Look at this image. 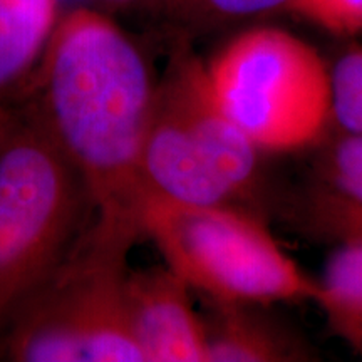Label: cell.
Masks as SVG:
<instances>
[{"label":"cell","instance_id":"7","mask_svg":"<svg viewBox=\"0 0 362 362\" xmlns=\"http://www.w3.org/2000/svg\"><path fill=\"white\" fill-rule=\"evenodd\" d=\"M189 291L166 265L128 272L126 315L144 362H208L206 324Z\"/></svg>","mask_w":362,"mask_h":362},{"label":"cell","instance_id":"17","mask_svg":"<svg viewBox=\"0 0 362 362\" xmlns=\"http://www.w3.org/2000/svg\"><path fill=\"white\" fill-rule=\"evenodd\" d=\"M117 2H124V0H117Z\"/></svg>","mask_w":362,"mask_h":362},{"label":"cell","instance_id":"10","mask_svg":"<svg viewBox=\"0 0 362 362\" xmlns=\"http://www.w3.org/2000/svg\"><path fill=\"white\" fill-rule=\"evenodd\" d=\"M206 324L208 362H279L297 359L293 344L247 305L215 304Z\"/></svg>","mask_w":362,"mask_h":362},{"label":"cell","instance_id":"9","mask_svg":"<svg viewBox=\"0 0 362 362\" xmlns=\"http://www.w3.org/2000/svg\"><path fill=\"white\" fill-rule=\"evenodd\" d=\"M61 17L59 0H0V101L25 88Z\"/></svg>","mask_w":362,"mask_h":362},{"label":"cell","instance_id":"13","mask_svg":"<svg viewBox=\"0 0 362 362\" xmlns=\"http://www.w3.org/2000/svg\"><path fill=\"white\" fill-rule=\"evenodd\" d=\"M332 128L362 134V45L347 47L330 67Z\"/></svg>","mask_w":362,"mask_h":362},{"label":"cell","instance_id":"15","mask_svg":"<svg viewBox=\"0 0 362 362\" xmlns=\"http://www.w3.org/2000/svg\"><path fill=\"white\" fill-rule=\"evenodd\" d=\"M17 119H19V107L8 101H0V156L16 128Z\"/></svg>","mask_w":362,"mask_h":362},{"label":"cell","instance_id":"12","mask_svg":"<svg viewBox=\"0 0 362 362\" xmlns=\"http://www.w3.org/2000/svg\"><path fill=\"white\" fill-rule=\"evenodd\" d=\"M153 11L187 29H210L287 11L293 0H148Z\"/></svg>","mask_w":362,"mask_h":362},{"label":"cell","instance_id":"14","mask_svg":"<svg viewBox=\"0 0 362 362\" xmlns=\"http://www.w3.org/2000/svg\"><path fill=\"white\" fill-rule=\"evenodd\" d=\"M288 12L336 37L362 34V0H293Z\"/></svg>","mask_w":362,"mask_h":362},{"label":"cell","instance_id":"5","mask_svg":"<svg viewBox=\"0 0 362 362\" xmlns=\"http://www.w3.org/2000/svg\"><path fill=\"white\" fill-rule=\"evenodd\" d=\"M84 185L29 103L0 156V329L78 242Z\"/></svg>","mask_w":362,"mask_h":362},{"label":"cell","instance_id":"2","mask_svg":"<svg viewBox=\"0 0 362 362\" xmlns=\"http://www.w3.org/2000/svg\"><path fill=\"white\" fill-rule=\"evenodd\" d=\"M134 242L89 221L56 270L0 329V357L16 362H144L124 304Z\"/></svg>","mask_w":362,"mask_h":362},{"label":"cell","instance_id":"8","mask_svg":"<svg viewBox=\"0 0 362 362\" xmlns=\"http://www.w3.org/2000/svg\"><path fill=\"white\" fill-rule=\"evenodd\" d=\"M315 148L307 211L312 225L334 238L362 221V134L329 131Z\"/></svg>","mask_w":362,"mask_h":362},{"label":"cell","instance_id":"3","mask_svg":"<svg viewBox=\"0 0 362 362\" xmlns=\"http://www.w3.org/2000/svg\"><path fill=\"white\" fill-rule=\"evenodd\" d=\"M141 235L171 272L215 304L315 302L319 282L284 252L262 220L235 205H194L146 189Z\"/></svg>","mask_w":362,"mask_h":362},{"label":"cell","instance_id":"6","mask_svg":"<svg viewBox=\"0 0 362 362\" xmlns=\"http://www.w3.org/2000/svg\"><path fill=\"white\" fill-rule=\"evenodd\" d=\"M220 106L262 155L315 148L332 128V74L280 27L243 30L205 61Z\"/></svg>","mask_w":362,"mask_h":362},{"label":"cell","instance_id":"11","mask_svg":"<svg viewBox=\"0 0 362 362\" xmlns=\"http://www.w3.org/2000/svg\"><path fill=\"white\" fill-rule=\"evenodd\" d=\"M315 302L334 332L362 354V240L339 243L325 264Z\"/></svg>","mask_w":362,"mask_h":362},{"label":"cell","instance_id":"16","mask_svg":"<svg viewBox=\"0 0 362 362\" xmlns=\"http://www.w3.org/2000/svg\"><path fill=\"white\" fill-rule=\"evenodd\" d=\"M334 240H337L339 243L341 242H349V240H362V221H356L346 228H342L339 232Z\"/></svg>","mask_w":362,"mask_h":362},{"label":"cell","instance_id":"1","mask_svg":"<svg viewBox=\"0 0 362 362\" xmlns=\"http://www.w3.org/2000/svg\"><path fill=\"white\" fill-rule=\"evenodd\" d=\"M25 88L27 103L83 181L90 221L136 242L156 89L138 45L103 12L72 8L62 13Z\"/></svg>","mask_w":362,"mask_h":362},{"label":"cell","instance_id":"4","mask_svg":"<svg viewBox=\"0 0 362 362\" xmlns=\"http://www.w3.org/2000/svg\"><path fill=\"white\" fill-rule=\"evenodd\" d=\"M260 155L220 106L205 61L178 49L156 81L143 149L146 188L194 205H235L255 185Z\"/></svg>","mask_w":362,"mask_h":362}]
</instances>
